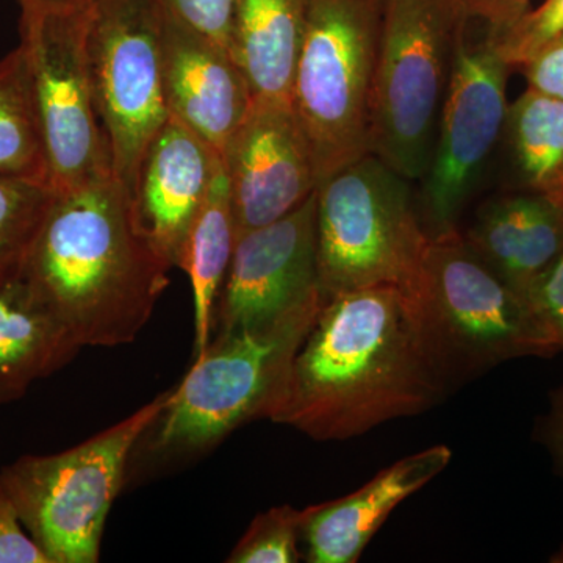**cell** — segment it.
<instances>
[{"mask_svg":"<svg viewBox=\"0 0 563 563\" xmlns=\"http://www.w3.org/2000/svg\"><path fill=\"white\" fill-rule=\"evenodd\" d=\"M450 385L412 288L377 285L322 301L272 421L347 440L426 412Z\"/></svg>","mask_w":563,"mask_h":563,"instance_id":"obj_1","label":"cell"},{"mask_svg":"<svg viewBox=\"0 0 563 563\" xmlns=\"http://www.w3.org/2000/svg\"><path fill=\"white\" fill-rule=\"evenodd\" d=\"M169 269L109 174L55 195L22 279L80 347H114L150 322Z\"/></svg>","mask_w":563,"mask_h":563,"instance_id":"obj_2","label":"cell"},{"mask_svg":"<svg viewBox=\"0 0 563 563\" xmlns=\"http://www.w3.org/2000/svg\"><path fill=\"white\" fill-rule=\"evenodd\" d=\"M321 303H306L257 328L213 333L152 426L155 450L198 454L246 422L272 420Z\"/></svg>","mask_w":563,"mask_h":563,"instance_id":"obj_3","label":"cell"},{"mask_svg":"<svg viewBox=\"0 0 563 563\" xmlns=\"http://www.w3.org/2000/svg\"><path fill=\"white\" fill-rule=\"evenodd\" d=\"M384 0H309L290 101L318 185L372 154Z\"/></svg>","mask_w":563,"mask_h":563,"instance_id":"obj_4","label":"cell"},{"mask_svg":"<svg viewBox=\"0 0 563 563\" xmlns=\"http://www.w3.org/2000/svg\"><path fill=\"white\" fill-rule=\"evenodd\" d=\"M409 179L368 154L317 187V262L322 301L342 292L412 287L429 240Z\"/></svg>","mask_w":563,"mask_h":563,"instance_id":"obj_5","label":"cell"},{"mask_svg":"<svg viewBox=\"0 0 563 563\" xmlns=\"http://www.w3.org/2000/svg\"><path fill=\"white\" fill-rule=\"evenodd\" d=\"M172 390L96 433L52 455H22L0 472L22 525L52 563H96L103 526L124 483L136 443L157 422Z\"/></svg>","mask_w":563,"mask_h":563,"instance_id":"obj_6","label":"cell"},{"mask_svg":"<svg viewBox=\"0 0 563 563\" xmlns=\"http://www.w3.org/2000/svg\"><path fill=\"white\" fill-rule=\"evenodd\" d=\"M465 11L463 0H384L372 154L410 181L431 163Z\"/></svg>","mask_w":563,"mask_h":563,"instance_id":"obj_7","label":"cell"},{"mask_svg":"<svg viewBox=\"0 0 563 563\" xmlns=\"http://www.w3.org/2000/svg\"><path fill=\"white\" fill-rule=\"evenodd\" d=\"M412 291L451 383L514 358L558 355L523 292L454 232L431 240Z\"/></svg>","mask_w":563,"mask_h":563,"instance_id":"obj_8","label":"cell"},{"mask_svg":"<svg viewBox=\"0 0 563 563\" xmlns=\"http://www.w3.org/2000/svg\"><path fill=\"white\" fill-rule=\"evenodd\" d=\"M504 25L465 11L435 146L417 195L429 240L461 231L463 211L498 154L509 109L507 80L514 70L499 46Z\"/></svg>","mask_w":563,"mask_h":563,"instance_id":"obj_9","label":"cell"},{"mask_svg":"<svg viewBox=\"0 0 563 563\" xmlns=\"http://www.w3.org/2000/svg\"><path fill=\"white\" fill-rule=\"evenodd\" d=\"M85 46L111 173L131 195L144 152L172 117L161 5L157 0H92Z\"/></svg>","mask_w":563,"mask_h":563,"instance_id":"obj_10","label":"cell"},{"mask_svg":"<svg viewBox=\"0 0 563 563\" xmlns=\"http://www.w3.org/2000/svg\"><path fill=\"white\" fill-rule=\"evenodd\" d=\"M88 7L21 9L20 44L27 55L47 173L57 192L113 174L92 98L85 46Z\"/></svg>","mask_w":563,"mask_h":563,"instance_id":"obj_11","label":"cell"},{"mask_svg":"<svg viewBox=\"0 0 563 563\" xmlns=\"http://www.w3.org/2000/svg\"><path fill=\"white\" fill-rule=\"evenodd\" d=\"M318 299L314 190L287 217L236 236L214 307L213 333L268 324Z\"/></svg>","mask_w":563,"mask_h":563,"instance_id":"obj_12","label":"cell"},{"mask_svg":"<svg viewBox=\"0 0 563 563\" xmlns=\"http://www.w3.org/2000/svg\"><path fill=\"white\" fill-rule=\"evenodd\" d=\"M221 155L236 236L287 217L317 190L312 151L290 99H254Z\"/></svg>","mask_w":563,"mask_h":563,"instance_id":"obj_13","label":"cell"},{"mask_svg":"<svg viewBox=\"0 0 563 563\" xmlns=\"http://www.w3.org/2000/svg\"><path fill=\"white\" fill-rule=\"evenodd\" d=\"M222 165V155L169 117L144 152L133 184V213L154 250L179 268L196 214Z\"/></svg>","mask_w":563,"mask_h":563,"instance_id":"obj_14","label":"cell"},{"mask_svg":"<svg viewBox=\"0 0 563 563\" xmlns=\"http://www.w3.org/2000/svg\"><path fill=\"white\" fill-rule=\"evenodd\" d=\"M162 13L169 114L222 154L254 103L250 81L231 51Z\"/></svg>","mask_w":563,"mask_h":563,"instance_id":"obj_15","label":"cell"},{"mask_svg":"<svg viewBox=\"0 0 563 563\" xmlns=\"http://www.w3.org/2000/svg\"><path fill=\"white\" fill-rule=\"evenodd\" d=\"M444 444L409 455L383 470L357 492L301 510L302 558L310 563H354L388 515L451 462Z\"/></svg>","mask_w":563,"mask_h":563,"instance_id":"obj_16","label":"cell"},{"mask_svg":"<svg viewBox=\"0 0 563 563\" xmlns=\"http://www.w3.org/2000/svg\"><path fill=\"white\" fill-rule=\"evenodd\" d=\"M462 235L504 280L525 295L563 252V196L506 190L479 207Z\"/></svg>","mask_w":563,"mask_h":563,"instance_id":"obj_17","label":"cell"},{"mask_svg":"<svg viewBox=\"0 0 563 563\" xmlns=\"http://www.w3.org/2000/svg\"><path fill=\"white\" fill-rule=\"evenodd\" d=\"M80 350L22 277L0 287V407L60 372Z\"/></svg>","mask_w":563,"mask_h":563,"instance_id":"obj_18","label":"cell"},{"mask_svg":"<svg viewBox=\"0 0 563 563\" xmlns=\"http://www.w3.org/2000/svg\"><path fill=\"white\" fill-rule=\"evenodd\" d=\"M309 0H236L232 55L254 99H290Z\"/></svg>","mask_w":563,"mask_h":563,"instance_id":"obj_19","label":"cell"},{"mask_svg":"<svg viewBox=\"0 0 563 563\" xmlns=\"http://www.w3.org/2000/svg\"><path fill=\"white\" fill-rule=\"evenodd\" d=\"M506 190L563 196V101L528 88L509 103L499 151Z\"/></svg>","mask_w":563,"mask_h":563,"instance_id":"obj_20","label":"cell"},{"mask_svg":"<svg viewBox=\"0 0 563 563\" xmlns=\"http://www.w3.org/2000/svg\"><path fill=\"white\" fill-rule=\"evenodd\" d=\"M235 242L231 187L222 162L192 222L179 263L190 277L195 299V357L206 350L213 333L214 307Z\"/></svg>","mask_w":563,"mask_h":563,"instance_id":"obj_21","label":"cell"},{"mask_svg":"<svg viewBox=\"0 0 563 563\" xmlns=\"http://www.w3.org/2000/svg\"><path fill=\"white\" fill-rule=\"evenodd\" d=\"M0 174L51 184L31 68L21 44L0 58Z\"/></svg>","mask_w":563,"mask_h":563,"instance_id":"obj_22","label":"cell"},{"mask_svg":"<svg viewBox=\"0 0 563 563\" xmlns=\"http://www.w3.org/2000/svg\"><path fill=\"white\" fill-rule=\"evenodd\" d=\"M55 195L47 181L0 174V287L21 279Z\"/></svg>","mask_w":563,"mask_h":563,"instance_id":"obj_23","label":"cell"},{"mask_svg":"<svg viewBox=\"0 0 563 563\" xmlns=\"http://www.w3.org/2000/svg\"><path fill=\"white\" fill-rule=\"evenodd\" d=\"M301 510L291 506L273 507L252 520L229 563H296L301 561Z\"/></svg>","mask_w":563,"mask_h":563,"instance_id":"obj_24","label":"cell"},{"mask_svg":"<svg viewBox=\"0 0 563 563\" xmlns=\"http://www.w3.org/2000/svg\"><path fill=\"white\" fill-rule=\"evenodd\" d=\"M562 36L563 0H544L536 10L525 11L517 20L504 25L499 46L512 69H520Z\"/></svg>","mask_w":563,"mask_h":563,"instance_id":"obj_25","label":"cell"},{"mask_svg":"<svg viewBox=\"0 0 563 563\" xmlns=\"http://www.w3.org/2000/svg\"><path fill=\"white\" fill-rule=\"evenodd\" d=\"M161 9L192 31L231 51L236 0H157Z\"/></svg>","mask_w":563,"mask_h":563,"instance_id":"obj_26","label":"cell"},{"mask_svg":"<svg viewBox=\"0 0 563 563\" xmlns=\"http://www.w3.org/2000/svg\"><path fill=\"white\" fill-rule=\"evenodd\" d=\"M525 296L544 331L563 351V252L529 285Z\"/></svg>","mask_w":563,"mask_h":563,"instance_id":"obj_27","label":"cell"},{"mask_svg":"<svg viewBox=\"0 0 563 563\" xmlns=\"http://www.w3.org/2000/svg\"><path fill=\"white\" fill-rule=\"evenodd\" d=\"M22 526L13 499L0 483V563H52Z\"/></svg>","mask_w":563,"mask_h":563,"instance_id":"obj_28","label":"cell"},{"mask_svg":"<svg viewBox=\"0 0 563 563\" xmlns=\"http://www.w3.org/2000/svg\"><path fill=\"white\" fill-rule=\"evenodd\" d=\"M528 88L563 101V36L526 63L520 69Z\"/></svg>","mask_w":563,"mask_h":563,"instance_id":"obj_29","label":"cell"},{"mask_svg":"<svg viewBox=\"0 0 563 563\" xmlns=\"http://www.w3.org/2000/svg\"><path fill=\"white\" fill-rule=\"evenodd\" d=\"M539 432L553 457L555 472L563 477V387L554 393L550 413L543 418Z\"/></svg>","mask_w":563,"mask_h":563,"instance_id":"obj_30","label":"cell"},{"mask_svg":"<svg viewBox=\"0 0 563 563\" xmlns=\"http://www.w3.org/2000/svg\"><path fill=\"white\" fill-rule=\"evenodd\" d=\"M463 3L466 9L507 24L529 10V0H463Z\"/></svg>","mask_w":563,"mask_h":563,"instance_id":"obj_31","label":"cell"},{"mask_svg":"<svg viewBox=\"0 0 563 563\" xmlns=\"http://www.w3.org/2000/svg\"><path fill=\"white\" fill-rule=\"evenodd\" d=\"M91 2L92 0H18L21 9L47 11L81 9Z\"/></svg>","mask_w":563,"mask_h":563,"instance_id":"obj_32","label":"cell"},{"mask_svg":"<svg viewBox=\"0 0 563 563\" xmlns=\"http://www.w3.org/2000/svg\"><path fill=\"white\" fill-rule=\"evenodd\" d=\"M551 562H553V563H563V544H562L561 548H559L558 553H555L553 555V558H551Z\"/></svg>","mask_w":563,"mask_h":563,"instance_id":"obj_33","label":"cell"}]
</instances>
